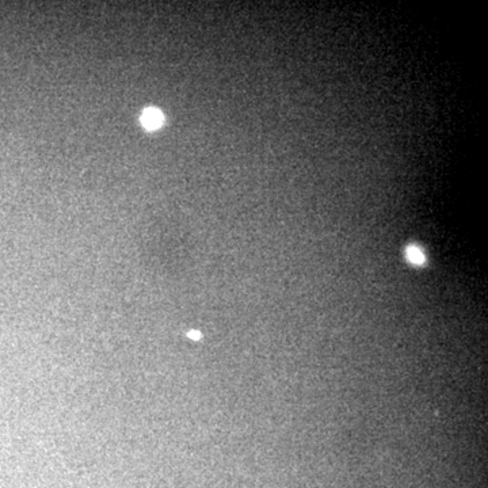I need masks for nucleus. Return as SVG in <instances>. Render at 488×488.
Listing matches in <instances>:
<instances>
[{
	"label": "nucleus",
	"mask_w": 488,
	"mask_h": 488,
	"mask_svg": "<svg viewBox=\"0 0 488 488\" xmlns=\"http://www.w3.org/2000/svg\"><path fill=\"white\" fill-rule=\"evenodd\" d=\"M405 255H407V259L410 260V262H412V263H415V265L424 263L423 252L420 251L418 247H415V246L408 247L407 250H405Z\"/></svg>",
	"instance_id": "obj_2"
},
{
	"label": "nucleus",
	"mask_w": 488,
	"mask_h": 488,
	"mask_svg": "<svg viewBox=\"0 0 488 488\" xmlns=\"http://www.w3.org/2000/svg\"><path fill=\"white\" fill-rule=\"evenodd\" d=\"M163 121L164 117L161 114V111L159 109H155V107H149V109L144 110L141 115L143 126L148 130H155L157 128H160Z\"/></svg>",
	"instance_id": "obj_1"
}]
</instances>
